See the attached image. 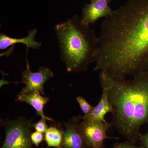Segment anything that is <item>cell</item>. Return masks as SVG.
I'll return each instance as SVG.
<instances>
[{
  "label": "cell",
  "mask_w": 148,
  "mask_h": 148,
  "mask_svg": "<svg viewBox=\"0 0 148 148\" xmlns=\"http://www.w3.org/2000/svg\"><path fill=\"white\" fill-rule=\"evenodd\" d=\"M63 135L61 128L51 126L45 132V139L48 147L61 148Z\"/></svg>",
  "instance_id": "obj_12"
},
{
  "label": "cell",
  "mask_w": 148,
  "mask_h": 148,
  "mask_svg": "<svg viewBox=\"0 0 148 148\" xmlns=\"http://www.w3.org/2000/svg\"><path fill=\"white\" fill-rule=\"evenodd\" d=\"M99 78L113 108L112 125L128 141L136 144L141 134L140 127L148 123V71L130 80L103 72Z\"/></svg>",
  "instance_id": "obj_2"
},
{
  "label": "cell",
  "mask_w": 148,
  "mask_h": 148,
  "mask_svg": "<svg viewBox=\"0 0 148 148\" xmlns=\"http://www.w3.org/2000/svg\"><path fill=\"white\" fill-rule=\"evenodd\" d=\"M54 30L67 71H86L90 63L95 62L99 46L95 32L78 15L56 24Z\"/></svg>",
  "instance_id": "obj_3"
},
{
  "label": "cell",
  "mask_w": 148,
  "mask_h": 148,
  "mask_svg": "<svg viewBox=\"0 0 148 148\" xmlns=\"http://www.w3.org/2000/svg\"><path fill=\"white\" fill-rule=\"evenodd\" d=\"M31 139L34 145L36 147H38L44 139L43 133L37 131L33 132L31 135Z\"/></svg>",
  "instance_id": "obj_15"
},
{
  "label": "cell",
  "mask_w": 148,
  "mask_h": 148,
  "mask_svg": "<svg viewBox=\"0 0 148 148\" xmlns=\"http://www.w3.org/2000/svg\"><path fill=\"white\" fill-rule=\"evenodd\" d=\"M49 100V98L43 97L39 92L36 91L24 94H18L16 99V101L24 102L32 106L36 111L37 116H40L47 120L53 121V119L47 116L44 113V106Z\"/></svg>",
  "instance_id": "obj_10"
},
{
  "label": "cell",
  "mask_w": 148,
  "mask_h": 148,
  "mask_svg": "<svg viewBox=\"0 0 148 148\" xmlns=\"http://www.w3.org/2000/svg\"><path fill=\"white\" fill-rule=\"evenodd\" d=\"M22 82L26 86L22 88L19 94L32 92H38L44 95V86L49 79L54 77L53 72L46 67H41L37 72L30 70L29 62L27 59V68L22 73Z\"/></svg>",
  "instance_id": "obj_6"
},
{
  "label": "cell",
  "mask_w": 148,
  "mask_h": 148,
  "mask_svg": "<svg viewBox=\"0 0 148 148\" xmlns=\"http://www.w3.org/2000/svg\"><path fill=\"white\" fill-rule=\"evenodd\" d=\"M83 119V116H77L65 123L66 130L61 129L63 138L61 148H90L78 129V125Z\"/></svg>",
  "instance_id": "obj_7"
},
{
  "label": "cell",
  "mask_w": 148,
  "mask_h": 148,
  "mask_svg": "<svg viewBox=\"0 0 148 148\" xmlns=\"http://www.w3.org/2000/svg\"><path fill=\"white\" fill-rule=\"evenodd\" d=\"M102 90L103 92L101 100L98 105L93 107L91 113L88 116L86 117H83L84 119H88L104 123L107 122L105 119V116L109 113H112L113 108L110 102L106 90L104 89H102Z\"/></svg>",
  "instance_id": "obj_11"
},
{
  "label": "cell",
  "mask_w": 148,
  "mask_h": 148,
  "mask_svg": "<svg viewBox=\"0 0 148 148\" xmlns=\"http://www.w3.org/2000/svg\"><path fill=\"white\" fill-rule=\"evenodd\" d=\"M90 4H85L82 9V19L88 25L94 24L102 17H108L112 14L108 5L109 0H93Z\"/></svg>",
  "instance_id": "obj_8"
},
{
  "label": "cell",
  "mask_w": 148,
  "mask_h": 148,
  "mask_svg": "<svg viewBox=\"0 0 148 148\" xmlns=\"http://www.w3.org/2000/svg\"><path fill=\"white\" fill-rule=\"evenodd\" d=\"M32 121L22 116L3 121L5 137L1 148H34L31 139Z\"/></svg>",
  "instance_id": "obj_4"
},
{
  "label": "cell",
  "mask_w": 148,
  "mask_h": 148,
  "mask_svg": "<svg viewBox=\"0 0 148 148\" xmlns=\"http://www.w3.org/2000/svg\"><path fill=\"white\" fill-rule=\"evenodd\" d=\"M93 1V0H90V1ZM109 1H110L111 0H109Z\"/></svg>",
  "instance_id": "obj_18"
},
{
  "label": "cell",
  "mask_w": 148,
  "mask_h": 148,
  "mask_svg": "<svg viewBox=\"0 0 148 148\" xmlns=\"http://www.w3.org/2000/svg\"><path fill=\"white\" fill-rule=\"evenodd\" d=\"M76 100L80 107L81 109L84 114V117L88 116L91 113L93 107H92L84 98L81 96L77 97Z\"/></svg>",
  "instance_id": "obj_13"
},
{
  "label": "cell",
  "mask_w": 148,
  "mask_h": 148,
  "mask_svg": "<svg viewBox=\"0 0 148 148\" xmlns=\"http://www.w3.org/2000/svg\"><path fill=\"white\" fill-rule=\"evenodd\" d=\"M94 71L112 77L148 71V0H128L102 22Z\"/></svg>",
  "instance_id": "obj_1"
},
{
  "label": "cell",
  "mask_w": 148,
  "mask_h": 148,
  "mask_svg": "<svg viewBox=\"0 0 148 148\" xmlns=\"http://www.w3.org/2000/svg\"><path fill=\"white\" fill-rule=\"evenodd\" d=\"M112 148H144L142 145L137 146L135 144L131 143L129 141L116 143Z\"/></svg>",
  "instance_id": "obj_16"
},
{
  "label": "cell",
  "mask_w": 148,
  "mask_h": 148,
  "mask_svg": "<svg viewBox=\"0 0 148 148\" xmlns=\"http://www.w3.org/2000/svg\"><path fill=\"white\" fill-rule=\"evenodd\" d=\"M46 119L42 118L41 119L36 123L32 124V127L38 132L45 133L49 128L46 123Z\"/></svg>",
  "instance_id": "obj_14"
},
{
  "label": "cell",
  "mask_w": 148,
  "mask_h": 148,
  "mask_svg": "<svg viewBox=\"0 0 148 148\" xmlns=\"http://www.w3.org/2000/svg\"><path fill=\"white\" fill-rule=\"evenodd\" d=\"M139 140L141 142V145L144 148H148V131L145 134H141Z\"/></svg>",
  "instance_id": "obj_17"
},
{
  "label": "cell",
  "mask_w": 148,
  "mask_h": 148,
  "mask_svg": "<svg viewBox=\"0 0 148 148\" xmlns=\"http://www.w3.org/2000/svg\"><path fill=\"white\" fill-rule=\"evenodd\" d=\"M37 30L35 29L30 30L27 37L21 38H11L5 34H0V49H6L10 46H13L17 43L24 44L26 46L27 50L30 48L32 49H37L40 47L42 44L35 40Z\"/></svg>",
  "instance_id": "obj_9"
},
{
  "label": "cell",
  "mask_w": 148,
  "mask_h": 148,
  "mask_svg": "<svg viewBox=\"0 0 148 148\" xmlns=\"http://www.w3.org/2000/svg\"><path fill=\"white\" fill-rule=\"evenodd\" d=\"M112 125V123L84 119L80 122L78 129L90 148H104L106 139H118L108 137L107 132Z\"/></svg>",
  "instance_id": "obj_5"
}]
</instances>
